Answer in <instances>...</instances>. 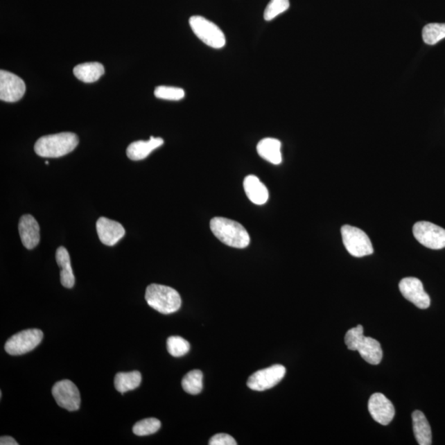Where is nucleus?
Here are the masks:
<instances>
[{
	"label": "nucleus",
	"mask_w": 445,
	"mask_h": 445,
	"mask_svg": "<svg viewBox=\"0 0 445 445\" xmlns=\"http://www.w3.org/2000/svg\"><path fill=\"white\" fill-rule=\"evenodd\" d=\"M344 343L349 350L359 352L361 357L370 365H378L383 359L381 343L377 340L365 337L364 327L361 325L348 330L344 335Z\"/></svg>",
	"instance_id": "obj_1"
},
{
	"label": "nucleus",
	"mask_w": 445,
	"mask_h": 445,
	"mask_svg": "<svg viewBox=\"0 0 445 445\" xmlns=\"http://www.w3.org/2000/svg\"><path fill=\"white\" fill-rule=\"evenodd\" d=\"M78 145L76 134L63 132L41 137L35 143L34 150L43 158H60L71 152Z\"/></svg>",
	"instance_id": "obj_2"
},
{
	"label": "nucleus",
	"mask_w": 445,
	"mask_h": 445,
	"mask_svg": "<svg viewBox=\"0 0 445 445\" xmlns=\"http://www.w3.org/2000/svg\"><path fill=\"white\" fill-rule=\"evenodd\" d=\"M211 229L213 235L226 245L235 248H245L250 245V234L236 221L216 217L211 221Z\"/></svg>",
	"instance_id": "obj_3"
},
{
	"label": "nucleus",
	"mask_w": 445,
	"mask_h": 445,
	"mask_svg": "<svg viewBox=\"0 0 445 445\" xmlns=\"http://www.w3.org/2000/svg\"><path fill=\"white\" fill-rule=\"evenodd\" d=\"M146 299L151 308L163 314L175 313L182 305L181 296L176 290L158 283L147 287Z\"/></svg>",
	"instance_id": "obj_4"
},
{
	"label": "nucleus",
	"mask_w": 445,
	"mask_h": 445,
	"mask_svg": "<svg viewBox=\"0 0 445 445\" xmlns=\"http://www.w3.org/2000/svg\"><path fill=\"white\" fill-rule=\"evenodd\" d=\"M191 29L195 36L204 44L220 49L225 46L226 39L224 33L212 21L202 16H193L189 20Z\"/></svg>",
	"instance_id": "obj_5"
},
{
	"label": "nucleus",
	"mask_w": 445,
	"mask_h": 445,
	"mask_svg": "<svg viewBox=\"0 0 445 445\" xmlns=\"http://www.w3.org/2000/svg\"><path fill=\"white\" fill-rule=\"evenodd\" d=\"M341 232L344 246L351 256L363 257L374 252L372 243L363 230L351 225H344Z\"/></svg>",
	"instance_id": "obj_6"
},
{
	"label": "nucleus",
	"mask_w": 445,
	"mask_h": 445,
	"mask_svg": "<svg viewBox=\"0 0 445 445\" xmlns=\"http://www.w3.org/2000/svg\"><path fill=\"white\" fill-rule=\"evenodd\" d=\"M43 339V333L39 329H28L20 331L8 340L4 346L8 354L24 355L34 350Z\"/></svg>",
	"instance_id": "obj_7"
},
{
	"label": "nucleus",
	"mask_w": 445,
	"mask_h": 445,
	"mask_svg": "<svg viewBox=\"0 0 445 445\" xmlns=\"http://www.w3.org/2000/svg\"><path fill=\"white\" fill-rule=\"evenodd\" d=\"M413 234L419 243L430 250H439L445 247V229L430 222H416Z\"/></svg>",
	"instance_id": "obj_8"
},
{
	"label": "nucleus",
	"mask_w": 445,
	"mask_h": 445,
	"mask_svg": "<svg viewBox=\"0 0 445 445\" xmlns=\"http://www.w3.org/2000/svg\"><path fill=\"white\" fill-rule=\"evenodd\" d=\"M286 369L281 365H274L257 371L248 378L247 387L252 390L265 391L280 383L285 377Z\"/></svg>",
	"instance_id": "obj_9"
},
{
	"label": "nucleus",
	"mask_w": 445,
	"mask_h": 445,
	"mask_svg": "<svg viewBox=\"0 0 445 445\" xmlns=\"http://www.w3.org/2000/svg\"><path fill=\"white\" fill-rule=\"evenodd\" d=\"M52 395L60 408L74 412L80 409L81 399L80 391L71 381H61L52 387Z\"/></svg>",
	"instance_id": "obj_10"
},
{
	"label": "nucleus",
	"mask_w": 445,
	"mask_h": 445,
	"mask_svg": "<svg viewBox=\"0 0 445 445\" xmlns=\"http://www.w3.org/2000/svg\"><path fill=\"white\" fill-rule=\"evenodd\" d=\"M25 82L16 74L6 71H0V99L7 103H15L24 97Z\"/></svg>",
	"instance_id": "obj_11"
},
{
	"label": "nucleus",
	"mask_w": 445,
	"mask_h": 445,
	"mask_svg": "<svg viewBox=\"0 0 445 445\" xmlns=\"http://www.w3.org/2000/svg\"><path fill=\"white\" fill-rule=\"evenodd\" d=\"M399 290L405 299L421 309L430 306V299L424 290L422 282L415 277L403 279L399 283Z\"/></svg>",
	"instance_id": "obj_12"
},
{
	"label": "nucleus",
	"mask_w": 445,
	"mask_h": 445,
	"mask_svg": "<svg viewBox=\"0 0 445 445\" xmlns=\"http://www.w3.org/2000/svg\"><path fill=\"white\" fill-rule=\"evenodd\" d=\"M368 408L374 420L383 426L390 424L395 416V408L391 401L378 392L370 396Z\"/></svg>",
	"instance_id": "obj_13"
},
{
	"label": "nucleus",
	"mask_w": 445,
	"mask_h": 445,
	"mask_svg": "<svg viewBox=\"0 0 445 445\" xmlns=\"http://www.w3.org/2000/svg\"><path fill=\"white\" fill-rule=\"evenodd\" d=\"M96 227L100 241L107 246H114L125 234L124 227L120 222L105 217L99 218Z\"/></svg>",
	"instance_id": "obj_14"
},
{
	"label": "nucleus",
	"mask_w": 445,
	"mask_h": 445,
	"mask_svg": "<svg viewBox=\"0 0 445 445\" xmlns=\"http://www.w3.org/2000/svg\"><path fill=\"white\" fill-rule=\"evenodd\" d=\"M19 231L21 243L27 250H33L40 242V227L35 218L30 215L21 217Z\"/></svg>",
	"instance_id": "obj_15"
},
{
	"label": "nucleus",
	"mask_w": 445,
	"mask_h": 445,
	"mask_svg": "<svg viewBox=\"0 0 445 445\" xmlns=\"http://www.w3.org/2000/svg\"><path fill=\"white\" fill-rule=\"evenodd\" d=\"M244 191L248 199L256 204H264L269 199V191L259 178L254 175H250L244 179Z\"/></svg>",
	"instance_id": "obj_16"
},
{
	"label": "nucleus",
	"mask_w": 445,
	"mask_h": 445,
	"mask_svg": "<svg viewBox=\"0 0 445 445\" xmlns=\"http://www.w3.org/2000/svg\"><path fill=\"white\" fill-rule=\"evenodd\" d=\"M164 145L162 138H155L151 137L150 141H135L128 146L126 155L128 158L133 161L143 160L147 158L151 152Z\"/></svg>",
	"instance_id": "obj_17"
},
{
	"label": "nucleus",
	"mask_w": 445,
	"mask_h": 445,
	"mask_svg": "<svg viewBox=\"0 0 445 445\" xmlns=\"http://www.w3.org/2000/svg\"><path fill=\"white\" fill-rule=\"evenodd\" d=\"M259 155L268 162L272 164H280L282 162L281 143L279 139L265 138L261 139L256 146Z\"/></svg>",
	"instance_id": "obj_18"
},
{
	"label": "nucleus",
	"mask_w": 445,
	"mask_h": 445,
	"mask_svg": "<svg viewBox=\"0 0 445 445\" xmlns=\"http://www.w3.org/2000/svg\"><path fill=\"white\" fill-rule=\"evenodd\" d=\"M56 263L60 268V283L67 289H71L76 283L71 263V256L67 248L58 247L55 253Z\"/></svg>",
	"instance_id": "obj_19"
},
{
	"label": "nucleus",
	"mask_w": 445,
	"mask_h": 445,
	"mask_svg": "<svg viewBox=\"0 0 445 445\" xmlns=\"http://www.w3.org/2000/svg\"><path fill=\"white\" fill-rule=\"evenodd\" d=\"M412 424L414 435L417 442L420 445H430L432 444V432L430 426L424 413L415 411L412 413Z\"/></svg>",
	"instance_id": "obj_20"
},
{
	"label": "nucleus",
	"mask_w": 445,
	"mask_h": 445,
	"mask_svg": "<svg viewBox=\"0 0 445 445\" xmlns=\"http://www.w3.org/2000/svg\"><path fill=\"white\" fill-rule=\"evenodd\" d=\"M105 72L103 65L98 62L84 63L73 69V74L82 82H94L101 78Z\"/></svg>",
	"instance_id": "obj_21"
},
{
	"label": "nucleus",
	"mask_w": 445,
	"mask_h": 445,
	"mask_svg": "<svg viewBox=\"0 0 445 445\" xmlns=\"http://www.w3.org/2000/svg\"><path fill=\"white\" fill-rule=\"evenodd\" d=\"M142 375L139 371H132L129 373H119L115 376L114 385L116 390L123 394L125 392L132 391L141 385Z\"/></svg>",
	"instance_id": "obj_22"
},
{
	"label": "nucleus",
	"mask_w": 445,
	"mask_h": 445,
	"mask_svg": "<svg viewBox=\"0 0 445 445\" xmlns=\"http://www.w3.org/2000/svg\"><path fill=\"white\" fill-rule=\"evenodd\" d=\"M183 390L191 395L199 394L203 388V374L199 369L191 370L182 381Z\"/></svg>",
	"instance_id": "obj_23"
},
{
	"label": "nucleus",
	"mask_w": 445,
	"mask_h": 445,
	"mask_svg": "<svg viewBox=\"0 0 445 445\" xmlns=\"http://www.w3.org/2000/svg\"><path fill=\"white\" fill-rule=\"evenodd\" d=\"M423 41L428 45H435L445 38V24H430L422 30Z\"/></svg>",
	"instance_id": "obj_24"
},
{
	"label": "nucleus",
	"mask_w": 445,
	"mask_h": 445,
	"mask_svg": "<svg viewBox=\"0 0 445 445\" xmlns=\"http://www.w3.org/2000/svg\"><path fill=\"white\" fill-rule=\"evenodd\" d=\"M168 351L174 357H181L187 354L190 351V344L184 338L173 335L167 341Z\"/></svg>",
	"instance_id": "obj_25"
},
{
	"label": "nucleus",
	"mask_w": 445,
	"mask_h": 445,
	"mask_svg": "<svg viewBox=\"0 0 445 445\" xmlns=\"http://www.w3.org/2000/svg\"><path fill=\"white\" fill-rule=\"evenodd\" d=\"M161 422L156 418H147L139 421L133 427L134 435L138 436L150 435L160 429Z\"/></svg>",
	"instance_id": "obj_26"
},
{
	"label": "nucleus",
	"mask_w": 445,
	"mask_h": 445,
	"mask_svg": "<svg viewBox=\"0 0 445 445\" xmlns=\"http://www.w3.org/2000/svg\"><path fill=\"white\" fill-rule=\"evenodd\" d=\"M155 95L157 98L169 100V101H180L184 98L185 91L182 89L176 87L159 86L155 90Z\"/></svg>",
	"instance_id": "obj_27"
},
{
	"label": "nucleus",
	"mask_w": 445,
	"mask_h": 445,
	"mask_svg": "<svg viewBox=\"0 0 445 445\" xmlns=\"http://www.w3.org/2000/svg\"><path fill=\"white\" fill-rule=\"evenodd\" d=\"M290 8V0H270L264 12V19L272 21Z\"/></svg>",
	"instance_id": "obj_28"
},
{
	"label": "nucleus",
	"mask_w": 445,
	"mask_h": 445,
	"mask_svg": "<svg viewBox=\"0 0 445 445\" xmlns=\"http://www.w3.org/2000/svg\"><path fill=\"white\" fill-rule=\"evenodd\" d=\"M209 445H237L236 440L227 434H217L209 440Z\"/></svg>",
	"instance_id": "obj_29"
},
{
	"label": "nucleus",
	"mask_w": 445,
	"mask_h": 445,
	"mask_svg": "<svg viewBox=\"0 0 445 445\" xmlns=\"http://www.w3.org/2000/svg\"><path fill=\"white\" fill-rule=\"evenodd\" d=\"M0 444L19 445V443H17L14 438L10 437V436H2V437L0 438Z\"/></svg>",
	"instance_id": "obj_30"
}]
</instances>
